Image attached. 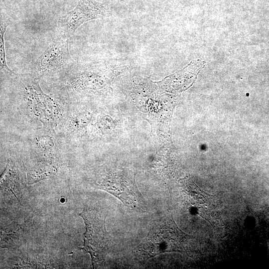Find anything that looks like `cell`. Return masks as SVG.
Masks as SVG:
<instances>
[{
    "label": "cell",
    "instance_id": "6",
    "mask_svg": "<svg viewBox=\"0 0 269 269\" xmlns=\"http://www.w3.org/2000/svg\"><path fill=\"white\" fill-rule=\"evenodd\" d=\"M108 14L107 9L102 3L94 0H79L76 6L61 19L64 34L71 35L84 23L102 18Z\"/></svg>",
    "mask_w": 269,
    "mask_h": 269
},
{
    "label": "cell",
    "instance_id": "11",
    "mask_svg": "<svg viewBox=\"0 0 269 269\" xmlns=\"http://www.w3.org/2000/svg\"><path fill=\"white\" fill-rule=\"evenodd\" d=\"M90 114L88 112H75L68 117L65 125L69 134H78L85 128L89 122Z\"/></svg>",
    "mask_w": 269,
    "mask_h": 269
},
{
    "label": "cell",
    "instance_id": "5",
    "mask_svg": "<svg viewBox=\"0 0 269 269\" xmlns=\"http://www.w3.org/2000/svg\"><path fill=\"white\" fill-rule=\"evenodd\" d=\"M68 36L54 38L35 63L36 71L41 75L53 72L65 67L72 58L68 49Z\"/></svg>",
    "mask_w": 269,
    "mask_h": 269
},
{
    "label": "cell",
    "instance_id": "3",
    "mask_svg": "<svg viewBox=\"0 0 269 269\" xmlns=\"http://www.w3.org/2000/svg\"><path fill=\"white\" fill-rule=\"evenodd\" d=\"M24 99L33 115L52 129L62 115L60 105L55 100L45 94L40 89L38 82L34 79L27 82L24 87Z\"/></svg>",
    "mask_w": 269,
    "mask_h": 269
},
{
    "label": "cell",
    "instance_id": "1",
    "mask_svg": "<svg viewBox=\"0 0 269 269\" xmlns=\"http://www.w3.org/2000/svg\"><path fill=\"white\" fill-rule=\"evenodd\" d=\"M107 214L89 205H85L79 214L86 228L83 249L90 254L94 268L104 262L111 246L112 238L105 226Z\"/></svg>",
    "mask_w": 269,
    "mask_h": 269
},
{
    "label": "cell",
    "instance_id": "13",
    "mask_svg": "<svg viewBox=\"0 0 269 269\" xmlns=\"http://www.w3.org/2000/svg\"><path fill=\"white\" fill-rule=\"evenodd\" d=\"M9 18L2 16L1 15L0 25V67L1 71L8 73H12L6 64V54L4 47V35L9 24Z\"/></svg>",
    "mask_w": 269,
    "mask_h": 269
},
{
    "label": "cell",
    "instance_id": "10",
    "mask_svg": "<svg viewBox=\"0 0 269 269\" xmlns=\"http://www.w3.org/2000/svg\"><path fill=\"white\" fill-rule=\"evenodd\" d=\"M23 230L18 225H9L1 230V247L14 248L17 246L22 239Z\"/></svg>",
    "mask_w": 269,
    "mask_h": 269
},
{
    "label": "cell",
    "instance_id": "12",
    "mask_svg": "<svg viewBox=\"0 0 269 269\" xmlns=\"http://www.w3.org/2000/svg\"><path fill=\"white\" fill-rule=\"evenodd\" d=\"M35 147L42 152L48 153L54 150L55 139L50 132L40 133L34 137Z\"/></svg>",
    "mask_w": 269,
    "mask_h": 269
},
{
    "label": "cell",
    "instance_id": "4",
    "mask_svg": "<svg viewBox=\"0 0 269 269\" xmlns=\"http://www.w3.org/2000/svg\"><path fill=\"white\" fill-rule=\"evenodd\" d=\"M123 62L112 61L96 69L79 72L68 80L66 86L77 93L96 91L106 87L112 78L123 69Z\"/></svg>",
    "mask_w": 269,
    "mask_h": 269
},
{
    "label": "cell",
    "instance_id": "7",
    "mask_svg": "<svg viewBox=\"0 0 269 269\" xmlns=\"http://www.w3.org/2000/svg\"><path fill=\"white\" fill-rule=\"evenodd\" d=\"M98 187L116 196L131 208L140 207L144 201L134 181L116 180L113 176H107L97 183Z\"/></svg>",
    "mask_w": 269,
    "mask_h": 269
},
{
    "label": "cell",
    "instance_id": "8",
    "mask_svg": "<svg viewBox=\"0 0 269 269\" xmlns=\"http://www.w3.org/2000/svg\"><path fill=\"white\" fill-rule=\"evenodd\" d=\"M20 186V176L18 169L10 158H8L6 168L0 178L1 191H8L18 199L17 191Z\"/></svg>",
    "mask_w": 269,
    "mask_h": 269
},
{
    "label": "cell",
    "instance_id": "2",
    "mask_svg": "<svg viewBox=\"0 0 269 269\" xmlns=\"http://www.w3.org/2000/svg\"><path fill=\"white\" fill-rule=\"evenodd\" d=\"M183 238L172 219L164 217L154 221L140 245L142 250L151 258L177 250Z\"/></svg>",
    "mask_w": 269,
    "mask_h": 269
},
{
    "label": "cell",
    "instance_id": "9",
    "mask_svg": "<svg viewBox=\"0 0 269 269\" xmlns=\"http://www.w3.org/2000/svg\"><path fill=\"white\" fill-rule=\"evenodd\" d=\"M55 172V168L50 162H39L28 171L26 177L27 183L33 184L49 178Z\"/></svg>",
    "mask_w": 269,
    "mask_h": 269
}]
</instances>
